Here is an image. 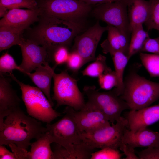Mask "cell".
<instances>
[{"instance_id":"obj_1","label":"cell","mask_w":159,"mask_h":159,"mask_svg":"<svg viewBox=\"0 0 159 159\" xmlns=\"http://www.w3.org/2000/svg\"><path fill=\"white\" fill-rule=\"evenodd\" d=\"M38 24L30 29L27 39L44 47L49 60L57 47H68L82 29V23L55 18H39Z\"/></svg>"},{"instance_id":"obj_2","label":"cell","mask_w":159,"mask_h":159,"mask_svg":"<svg viewBox=\"0 0 159 159\" xmlns=\"http://www.w3.org/2000/svg\"><path fill=\"white\" fill-rule=\"evenodd\" d=\"M38 121L27 115L20 107L14 109L0 126V145L12 143L27 150L32 140L38 139L47 131Z\"/></svg>"},{"instance_id":"obj_3","label":"cell","mask_w":159,"mask_h":159,"mask_svg":"<svg viewBox=\"0 0 159 159\" xmlns=\"http://www.w3.org/2000/svg\"><path fill=\"white\" fill-rule=\"evenodd\" d=\"M120 97L127 104L130 110L150 106L159 99V83L152 81L130 72L124 80V89Z\"/></svg>"},{"instance_id":"obj_4","label":"cell","mask_w":159,"mask_h":159,"mask_svg":"<svg viewBox=\"0 0 159 159\" xmlns=\"http://www.w3.org/2000/svg\"><path fill=\"white\" fill-rule=\"evenodd\" d=\"M74 110L67 106L61 119L53 124L47 123L46 126L51 142L63 147L69 152L74 151L82 142V132L74 118Z\"/></svg>"},{"instance_id":"obj_5","label":"cell","mask_w":159,"mask_h":159,"mask_svg":"<svg viewBox=\"0 0 159 159\" xmlns=\"http://www.w3.org/2000/svg\"><path fill=\"white\" fill-rule=\"evenodd\" d=\"M9 74L20 87L22 98L29 116L39 121L49 123L61 115L60 113L53 109L47 97L39 89L22 82L12 73Z\"/></svg>"},{"instance_id":"obj_6","label":"cell","mask_w":159,"mask_h":159,"mask_svg":"<svg viewBox=\"0 0 159 159\" xmlns=\"http://www.w3.org/2000/svg\"><path fill=\"white\" fill-rule=\"evenodd\" d=\"M39 18H55L82 23L91 11L90 5L80 0H36Z\"/></svg>"},{"instance_id":"obj_7","label":"cell","mask_w":159,"mask_h":159,"mask_svg":"<svg viewBox=\"0 0 159 159\" xmlns=\"http://www.w3.org/2000/svg\"><path fill=\"white\" fill-rule=\"evenodd\" d=\"M83 90L88 98L86 103L100 111L111 124L120 120L124 110L130 109L127 103L114 90L101 92L95 86H86Z\"/></svg>"},{"instance_id":"obj_8","label":"cell","mask_w":159,"mask_h":159,"mask_svg":"<svg viewBox=\"0 0 159 159\" xmlns=\"http://www.w3.org/2000/svg\"><path fill=\"white\" fill-rule=\"evenodd\" d=\"M54 94L52 99L57 103V107L66 105L76 111L82 108L85 102L82 94L78 88L77 81L65 71L54 73Z\"/></svg>"},{"instance_id":"obj_9","label":"cell","mask_w":159,"mask_h":159,"mask_svg":"<svg viewBox=\"0 0 159 159\" xmlns=\"http://www.w3.org/2000/svg\"><path fill=\"white\" fill-rule=\"evenodd\" d=\"M127 125V119L122 116L115 124L91 132L82 133V141L93 149L107 147L118 149Z\"/></svg>"},{"instance_id":"obj_10","label":"cell","mask_w":159,"mask_h":159,"mask_svg":"<svg viewBox=\"0 0 159 159\" xmlns=\"http://www.w3.org/2000/svg\"><path fill=\"white\" fill-rule=\"evenodd\" d=\"M92 13L97 19L115 27L130 39L131 27L124 0H115L98 4Z\"/></svg>"},{"instance_id":"obj_11","label":"cell","mask_w":159,"mask_h":159,"mask_svg":"<svg viewBox=\"0 0 159 159\" xmlns=\"http://www.w3.org/2000/svg\"><path fill=\"white\" fill-rule=\"evenodd\" d=\"M107 30V26H101L99 21L80 35L74 38L73 50L82 57L84 64L95 60V53L98 43L103 33Z\"/></svg>"},{"instance_id":"obj_12","label":"cell","mask_w":159,"mask_h":159,"mask_svg":"<svg viewBox=\"0 0 159 159\" xmlns=\"http://www.w3.org/2000/svg\"><path fill=\"white\" fill-rule=\"evenodd\" d=\"M19 46L21 49L22 58L19 66L23 73L31 72L40 66L49 64L48 52L44 47L24 37Z\"/></svg>"},{"instance_id":"obj_13","label":"cell","mask_w":159,"mask_h":159,"mask_svg":"<svg viewBox=\"0 0 159 159\" xmlns=\"http://www.w3.org/2000/svg\"><path fill=\"white\" fill-rule=\"evenodd\" d=\"M74 117L82 133L91 132L110 125L109 121L100 111L86 103L82 109L74 110Z\"/></svg>"},{"instance_id":"obj_14","label":"cell","mask_w":159,"mask_h":159,"mask_svg":"<svg viewBox=\"0 0 159 159\" xmlns=\"http://www.w3.org/2000/svg\"><path fill=\"white\" fill-rule=\"evenodd\" d=\"M126 118L127 127L132 131L147 128L159 121V104L138 110H130Z\"/></svg>"},{"instance_id":"obj_15","label":"cell","mask_w":159,"mask_h":159,"mask_svg":"<svg viewBox=\"0 0 159 159\" xmlns=\"http://www.w3.org/2000/svg\"><path fill=\"white\" fill-rule=\"evenodd\" d=\"M40 16L39 8L35 9H9L6 14L0 20V26H7L27 29L30 25L39 21Z\"/></svg>"},{"instance_id":"obj_16","label":"cell","mask_w":159,"mask_h":159,"mask_svg":"<svg viewBox=\"0 0 159 159\" xmlns=\"http://www.w3.org/2000/svg\"><path fill=\"white\" fill-rule=\"evenodd\" d=\"M20 102L9 80L0 74V126L4 123V118L14 109L20 107Z\"/></svg>"},{"instance_id":"obj_17","label":"cell","mask_w":159,"mask_h":159,"mask_svg":"<svg viewBox=\"0 0 159 159\" xmlns=\"http://www.w3.org/2000/svg\"><path fill=\"white\" fill-rule=\"evenodd\" d=\"M122 141L134 148L138 147L159 146V132L147 128L132 132L126 128Z\"/></svg>"},{"instance_id":"obj_18","label":"cell","mask_w":159,"mask_h":159,"mask_svg":"<svg viewBox=\"0 0 159 159\" xmlns=\"http://www.w3.org/2000/svg\"><path fill=\"white\" fill-rule=\"evenodd\" d=\"M101 45L103 52L105 54H110L112 57L118 80L117 86L114 90L117 95L120 96L124 89V71L129 59L128 57L122 52L112 47L107 39Z\"/></svg>"},{"instance_id":"obj_19","label":"cell","mask_w":159,"mask_h":159,"mask_svg":"<svg viewBox=\"0 0 159 159\" xmlns=\"http://www.w3.org/2000/svg\"><path fill=\"white\" fill-rule=\"evenodd\" d=\"M56 68L48 64L40 66L36 68L34 73H28L27 75L33 83L45 95L53 106L50 95L51 82Z\"/></svg>"},{"instance_id":"obj_20","label":"cell","mask_w":159,"mask_h":159,"mask_svg":"<svg viewBox=\"0 0 159 159\" xmlns=\"http://www.w3.org/2000/svg\"><path fill=\"white\" fill-rule=\"evenodd\" d=\"M127 6L131 29L137 25L144 24L150 11L149 1L145 0H124Z\"/></svg>"},{"instance_id":"obj_21","label":"cell","mask_w":159,"mask_h":159,"mask_svg":"<svg viewBox=\"0 0 159 159\" xmlns=\"http://www.w3.org/2000/svg\"><path fill=\"white\" fill-rule=\"evenodd\" d=\"M26 29L23 27L4 26H0V51L14 45H19Z\"/></svg>"},{"instance_id":"obj_22","label":"cell","mask_w":159,"mask_h":159,"mask_svg":"<svg viewBox=\"0 0 159 159\" xmlns=\"http://www.w3.org/2000/svg\"><path fill=\"white\" fill-rule=\"evenodd\" d=\"M51 143L46 132L36 141L31 143L30 151L29 152V159H53Z\"/></svg>"},{"instance_id":"obj_23","label":"cell","mask_w":159,"mask_h":159,"mask_svg":"<svg viewBox=\"0 0 159 159\" xmlns=\"http://www.w3.org/2000/svg\"><path fill=\"white\" fill-rule=\"evenodd\" d=\"M53 150V159H90L93 149L82 142L73 152H69L63 147L56 144Z\"/></svg>"},{"instance_id":"obj_24","label":"cell","mask_w":159,"mask_h":159,"mask_svg":"<svg viewBox=\"0 0 159 159\" xmlns=\"http://www.w3.org/2000/svg\"><path fill=\"white\" fill-rule=\"evenodd\" d=\"M107 40L113 48L122 52L128 57L130 38L119 30L113 26L108 25Z\"/></svg>"},{"instance_id":"obj_25","label":"cell","mask_w":159,"mask_h":159,"mask_svg":"<svg viewBox=\"0 0 159 159\" xmlns=\"http://www.w3.org/2000/svg\"><path fill=\"white\" fill-rule=\"evenodd\" d=\"M148 32L145 30L142 24L137 25L131 29L128 58L140 52L146 40L149 37Z\"/></svg>"},{"instance_id":"obj_26","label":"cell","mask_w":159,"mask_h":159,"mask_svg":"<svg viewBox=\"0 0 159 159\" xmlns=\"http://www.w3.org/2000/svg\"><path fill=\"white\" fill-rule=\"evenodd\" d=\"M111 69L107 64L106 57L99 54L94 62L89 64L82 72L83 75L97 77L105 72Z\"/></svg>"},{"instance_id":"obj_27","label":"cell","mask_w":159,"mask_h":159,"mask_svg":"<svg viewBox=\"0 0 159 159\" xmlns=\"http://www.w3.org/2000/svg\"><path fill=\"white\" fill-rule=\"evenodd\" d=\"M141 61L151 77H159V55L139 52Z\"/></svg>"},{"instance_id":"obj_28","label":"cell","mask_w":159,"mask_h":159,"mask_svg":"<svg viewBox=\"0 0 159 159\" xmlns=\"http://www.w3.org/2000/svg\"><path fill=\"white\" fill-rule=\"evenodd\" d=\"M150 11L144 24L148 31L155 29L159 31V0H149Z\"/></svg>"},{"instance_id":"obj_29","label":"cell","mask_w":159,"mask_h":159,"mask_svg":"<svg viewBox=\"0 0 159 159\" xmlns=\"http://www.w3.org/2000/svg\"><path fill=\"white\" fill-rule=\"evenodd\" d=\"M0 6L8 10L21 8L31 9L38 8L36 0H0Z\"/></svg>"},{"instance_id":"obj_30","label":"cell","mask_w":159,"mask_h":159,"mask_svg":"<svg viewBox=\"0 0 159 159\" xmlns=\"http://www.w3.org/2000/svg\"><path fill=\"white\" fill-rule=\"evenodd\" d=\"M15 69L23 73V70L17 64L11 55L7 53L3 54L0 58V74L11 73L13 70Z\"/></svg>"},{"instance_id":"obj_31","label":"cell","mask_w":159,"mask_h":159,"mask_svg":"<svg viewBox=\"0 0 159 159\" xmlns=\"http://www.w3.org/2000/svg\"><path fill=\"white\" fill-rule=\"evenodd\" d=\"M98 78L99 85L101 89L109 90L117 86L118 80L115 71L111 69L106 71Z\"/></svg>"},{"instance_id":"obj_32","label":"cell","mask_w":159,"mask_h":159,"mask_svg":"<svg viewBox=\"0 0 159 159\" xmlns=\"http://www.w3.org/2000/svg\"><path fill=\"white\" fill-rule=\"evenodd\" d=\"M68 47L64 46L57 47L52 54L49 61H52L54 64L55 67L59 65L66 63L69 58L70 52Z\"/></svg>"},{"instance_id":"obj_33","label":"cell","mask_w":159,"mask_h":159,"mask_svg":"<svg viewBox=\"0 0 159 159\" xmlns=\"http://www.w3.org/2000/svg\"><path fill=\"white\" fill-rule=\"evenodd\" d=\"M122 154L118 149L111 148H105L97 151L93 152L90 159H120Z\"/></svg>"},{"instance_id":"obj_34","label":"cell","mask_w":159,"mask_h":159,"mask_svg":"<svg viewBox=\"0 0 159 159\" xmlns=\"http://www.w3.org/2000/svg\"><path fill=\"white\" fill-rule=\"evenodd\" d=\"M66 64L67 68L74 72H77L85 64L81 56L77 52L73 50L70 52Z\"/></svg>"},{"instance_id":"obj_35","label":"cell","mask_w":159,"mask_h":159,"mask_svg":"<svg viewBox=\"0 0 159 159\" xmlns=\"http://www.w3.org/2000/svg\"><path fill=\"white\" fill-rule=\"evenodd\" d=\"M140 52H148L159 55V37H149L145 42Z\"/></svg>"},{"instance_id":"obj_36","label":"cell","mask_w":159,"mask_h":159,"mask_svg":"<svg viewBox=\"0 0 159 159\" xmlns=\"http://www.w3.org/2000/svg\"><path fill=\"white\" fill-rule=\"evenodd\" d=\"M137 154L140 159H159V146L148 147Z\"/></svg>"},{"instance_id":"obj_37","label":"cell","mask_w":159,"mask_h":159,"mask_svg":"<svg viewBox=\"0 0 159 159\" xmlns=\"http://www.w3.org/2000/svg\"><path fill=\"white\" fill-rule=\"evenodd\" d=\"M119 148L125 154V159H140L135 154V148L125 143L122 140Z\"/></svg>"},{"instance_id":"obj_38","label":"cell","mask_w":159,"mask_h":159,"mask_svg":"<svg viewBox=\"0 0 159 159\" xmlns=\"http://www.w3.org/2000/svg\"><path fill=\"white\" fill-rule=\"evenodd\" d=\"M15 154L16 159H29V152L27 150L11 143L8 145Z\"/></svg>"},{"instance_id":"obj_39","label":"cell","mask_w":159,"mask_h":159,"mask_svg":"<svg viewBox=\"0 0 159 159\" xmlns=\"http://www.w3.org/2000/svg\"><path fill=\"white\" fill-rule=\"evenodd\" d=\"M0 159H16L14 154L8 150L3 145H0Z\"/></svg>"},{"instance_id":"obj_40","label":"cell","mask_w":159,"mask_h":159,"mask_svg":"<svg viewBox=\"0 0 159 159\" xmlns=\"http://www.w3.org/2000/svg\"><path fill=\"white\" fill-rule=\"evenodd\" d=\"M82 2L90 5L93 4H99L102 3L111 2L115 0H80Z\"/></svg>"},{"instance_id":"obj_41","label":"cell","mask_w":159,"mask_h":159,"mask_svg":"<svg viewBox=\"0 0 159 159\" xmlns=\"http://www.w3.org/2000/svg\"><path fill=\"white\" fill-rule=\"evenodd\" d=\"M8 10L4 7L0 6V17H3L6 14L8 11Z\"/></svg>"}]
</instances>
